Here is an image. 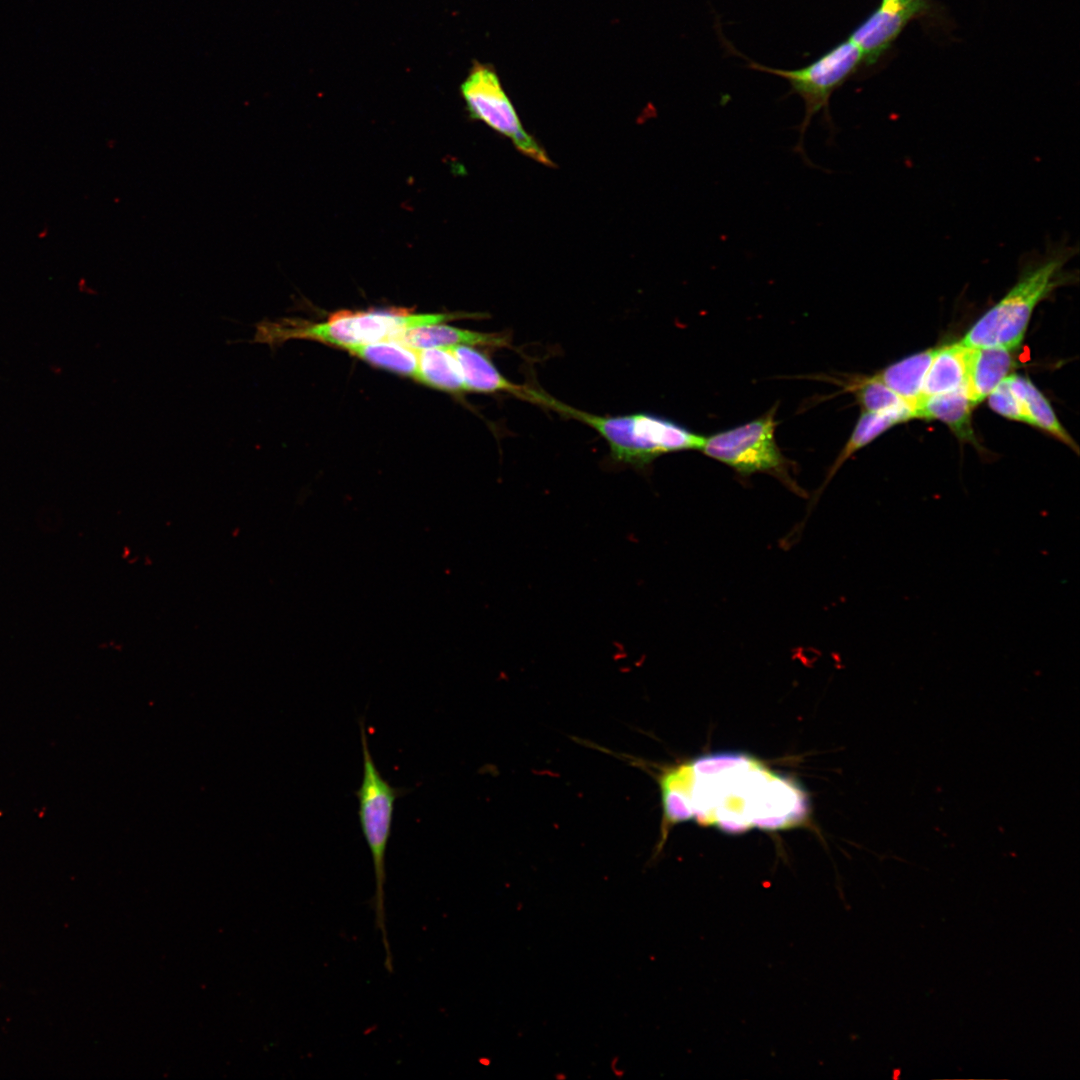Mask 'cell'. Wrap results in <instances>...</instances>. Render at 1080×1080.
Returning a JSON list of instances; mask_svg holds the SVG:
<instances>
[{"mask_svg": "<svg viewBox=\"0 0 1080 1080\" xmlns=\"http://www.w3.org/2000/svg\"><path fill=\"white\" fill-rule=\"evenodd\" d=\"M912 418H914L913 412L909 410L881 413L864 411L859 417L847 443L832 464L823 486L830 481L837 470L855 452L872 442L875 438L894 425L906 422Z\"/></svg>", "mask_w": 1080, "mask_h": 1080, "instance_id": "obj_17", "label": "cell"}, {"mask_svg": "<svg viewBox=\"0 0 1080 1080\" xmlns=\"http://www.w3.org/2000/svg\"><path fill=\"white\" fill-rule=\"evenodd\" d=\"M972 405L966 386L956 390L923 397L913 408L914 418L936 419L944 422L962 441L975 444L971 425Z\"/></svg>", "mask_w": 1080, "mask_h": 1080, "instance_id": "obj_12", "label": "cell"}, {"mask_svg": "<svg viewBox=\"0 0 1080 1080\" xmlns=\"http://www.w3.org/2000/svg\"><path fill=\"white\" fill-rule=\"evenodd\" d=\"M937 348H930L893 363L875 375L913 410L922 398L926 373Z\"/></svg>", "mask_w": 1080, "mask_h": 1080, "instance_id": "obj_15", "label": "cell"}, {"mask_svg": "<svg viewBox=\"0 0 1080 1080\" xmlns=\"http://www.w3.org/2000/svg\"><path fill=\"white\" fill-rule=\"evenodd\" d=\"M363 756V775L355 791L362 834L370 851L375 877V893L370 905L375 914V928L384 946V965L393 973V956L386 927L385 884L386 851L391 835L394 804L406 791L392 786L380 773L371 755L364 720L359 721Z\"/></svg>", "mask_w": 1080, "mask_h": 1080, "instance_id": "obj_4", "label": "cell"}, {"mask_svg": "<svg viewBox=\"0 0 1080 1080\" xmlns=\"http://www.w3.org/2000/svg\"><path fill=\"white\" fill-rule=\"evenodd\" d=\"M748 61L747 67L785 78L790 84V94H797L804 102V118L798 127L799 141L794 147L806 160L803 148L805 133L814 115L822 112L825 123L833 129L829 104L832 94L840 88L863 65L859 48L849 39L838 43L810 64L793 70L767 67Z\"/></svg>", "mask_w": 1080, "mask_h": 1080, "instance_id": "obj_5", "label": "cell"}, {"mask_svg": "<svg viewBox=\"0 0 1080 1080\" xmlns=\"http://www.w3.org/2000/svg\"><path fill=\"white\" fill-rule=\"evenodd\" d=\"M461 94L470 117L480 120L512 141L526 157L552 167L554 164L540 144L524 129L495 70L476 63L463 81Z\"/></svg>", "mask_w": 1080, "mask_h": 1080, "instance_id": "obj_7", "label": "cell"}, {"mask_svg": "<svg viewBox=\"0 0 1080 1080\" xmlns=\"http://www.w3.org/2000/svg\"><path fill=\"white\" fill-rule=\"evenodd\" d=\"M393 341L400 342L415 350L459 345L511 348L509 337L504 334L463 330L442 324L406 329L396 335Z\"/></svg>", "mask_w": 1080, "mask_h": 1080, "instance_id": "obj_10", "label": "cell"}, {"mask_svg": "<svg viewBox=\"0 0 1080 1080\" xmlns=\"http://www.w3.org/2000/svg\"><path fill=\"white\" fill-rule=\"evenodd\" d=\"M1071 247L1049 250L1027 264L1015 285L965 334L968 347L1001 346L1015 350L1022 342L1035 307L1057 287L1070 280L1065 270Z\"/></svg>", "mask_w": 1080, "mask_h": 1080, "instance_id": "obj_3", "label": "cell"}, {"mask_svg": "<svg viewBox=\"0 0 1080 1080\" xmlns=\"http://www.w3.org/2000/svg\"><path fill=\"white\" fill-rule=\"evenodd\" d=\"M416 379L426 385L451 393L468 392L459 364L447 347L417 350Z\"/></svg>", "mask_w": 1080, "mask_h": 1080, "instance_id": "obj_16", "label": "cell"}, {"mask_svg": "<svg viewBox=\"0 0 1080 1080\" xmlns=\"http://www.w3.org/2000/svg\"><path fill=\"white\" fill-rule=\"evenodd\" d=\"M1013 351L1001 346L970 347L966 391L974 407L1010 374L1015 365Z\"/></svg>", "mask_w": 1080, "mask_h": 1080, "instance_id": "obj_9", "label": "cell"}, {"mask_svg": "<svg viewBox=\"0 0 1080 1080\" xmlns=\"http://www.w3.org/2000/svg\"><path fill=\"white\" fill-rule=\"evenodd\" d=\"M481 317V314H414L405 309L385 311H339L326 322L312 323L297 318L262 320L256 324L252 343L275 348L291 339L316 340L346 349L352 346L393 340L402 331L447 321Z\"/></svg>", "mask_w": 1080, "mask_h": 1080, "instance_id": "obj_1", "label": "cell"}, {"mask_svg": "<svg viewBox=\"0 0 1080 1080\" xmlns=\"http://www.w3.org/2000/svg\"><path fill=\"white\" fill-rule=\"evenodd\" d=\"M989 406L1001 416L1028 424V419L1018 397L1011 390L1007 377L987 397Z\"/></svg>", "mask_w": 1080, "mask_h": 1080, "instance_id": "obj_20", "label": "cell"}, {"mask_svg": "<svg viewBox=\"0 0 1080 1080\" xmlns=\"http://www.w3.org/2000/svg\"><path fill=\"white\" fill-rule=\"evenodd\" d=\"M1007 381L1022 404L1028 424L1049 433L1079 453L1077 444L1061 425L1050 403L1029 378L1012 374L1007 376Z\"/></svg>", "mask_w": 1080, "mask_h": 1080, "instance_id": "obj_14", "label": "cell"}, {"mask_svg": "<svg viewBox=\"0 0 1080 1080\" xmlns=\"http://www.w3.org/2000/svg\"><path fill=\"white\" fill-rule=\"evenodd\" d=\"M543 406L578 420L604 438L614 461L643 468L662 454L701 450L705 437L659 415L638 412L602 416L571 407L547 394Z\"/></svg>", "mask_w": 1080, "mask_h": 1080, "instance_id": "obj_2", "label": "cell"}, {"mask_svg": "<svg viewBox=\"0 0 1080 1080\" xmlns=\"http://www.w3.org/2000/svg\"><path fill=\"white\" fill-rule=\"evenodd\" d=\"M883 1H890V0H882V2H883Z\"/></svg>", "mask_w": 1080, "mask_h": 1080, "instance_id": "obj_21", "label": "cell"}, {"mask_svg": "<svg viewBox=\"0 0 1080 1080\" xmlns=\"http://www.w3.org/2000/svg\"><path fill=\"white\" fill-rule=\"evenodd\" d=\"M969 352L970 347L961 342L938 347L925 376L922 398L965 387Z\"/></svg>", "mask_w": 1080, "mask_h": 1080, "instance_id": "obj_13", "label": "cell"}, {"mask_svg": "<svg viewBox=\"0 0 1080 1080\" xmlns=\"http://www.w3.org/2000/svg\"><path fill=\"white\" fill-rule=\"evenodd\" d=\"M457 360L467 391L505 392L526 400L528 386L518 385L502 375L491 360L471 346L447 347Z\"/></svg>", "mask_w": 1080, "mask_h": 1080, "instance_id": "obj_11", "label": "cell"}, {"mask_svg": "<svg viewBox=\"0 0 1080 1080\" xmlns=\"http://www.w3.org/2000/svg\"><path fill=\"white\" fill-rule=\"evenodd\" d=\"M927 8L926 0L883 1L850 34L862 53L863 63L873 65L889 49L907 23Z\"/></svg>", "mask_w": 1080, "mask_h": 1080, "instance_id": "obj_8", "label": "cell"}, {"mask_svg": "<svg viewBox=\"0 0 1080 1080\" xmlns=\"http://www.w3.org/2000/svg\"><path fill=\"white\" fill-rule=\"evenodd\" d=\"M776 410L774 406L757 419L705 438L701 451L742 475L768 472L790 481L775 440Z\"/></svg>", "mask_w": 1080, "mask_h": 1080, "instance_id": "obj_6", "label": "cell"}, {"mask_svg": "<svg viewBox=\"0 0 1080 1080\" xmlns=\"http://www.w3.org/2000/svg\"><path fill=\"white\" fill-rule=\"evenodd\" d=\"M346 350L353 356L377 367L388 369L401 375L416 377L418 369L417 350L400 342L384 340L348 347Z\"/></svg>", "mask_w": 1080, "mask_h": 1080, "instance_id": "obj_18", "label": "cell"}, {"mask_svg": "<svg viewBox=\"0 0 1080 1080\" xmlns=\"http://www.w3.org/2000/svg\"><path fill=\"white\" fill-rule=\"evenodd\" d=\"M859 404L866 412L912 411V408L877 377H868L854 389Z\"/></svg>", "mask_w": 1080, "mask_h": 1080, "instance_id": "obj_19", "label": "cell"}]
</instances>
